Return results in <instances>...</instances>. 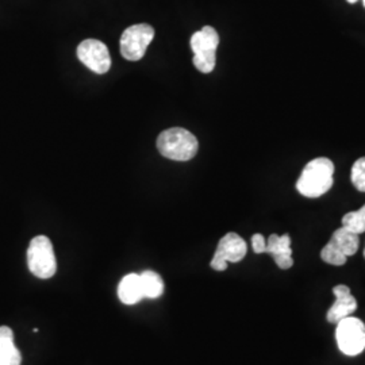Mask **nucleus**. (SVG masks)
<instances>
[{
  "label": "nucleus",
  "mask_w": 365,
  "mask_h": 365,
  "mask_svg": "<svg viewBox=\"0 0 365 365\" xmlns=\"http://www.w3.org/2000/svg\"><path fill=\"white\" fill-rule=\"evenodd\" d=\"M334 164L327 157L312 160L302 172L297 182V190L306 197H319L325 195L334 182Z\"/></svg>",
  "instance_id": "1"
},
{
  "label": "nucleus",
  "mask_w": 365,
  "mask_h": 365,
  "mask_svg": "<svg viewBox=\"0 0 365 365\" xmlns=\"http://www.w3.org/2000/svg\"><path fill=\"white\" fill-rule=\"evenodd\" d=\"M157 149L170 160L188 161L196 156L199 143L191 131L182 128H172L158 135Z\"/></svg>",
  "instance_id": "2"
},
{
  "label": "nucleus",
  "mask_w": 365,
  "mask_h": 365,
  "mask_svg": "<svg viewBox=\"0 0 365 365\" xmlns=\"http://www.w3.org/2000/svg\"><path fill=\"white\" fill-rule=\"evenodd\" d=\"M27 265L38 279H51L57 271V260L52 241L46 235H37L27 249Z\"/></svg>",
  "instance_id": "3"
},
{
  "label": "nucleus",
  "mask_w": 365,
  "mask_h": 365,
  "mask_svg": "<svg viewBox=\"0 0 365 365\" xmlns=\"http://www.w3.org/2000/svg\"><path fill=\"white\" fill-rule=\"evenodd\" d=\"M220 36L214 27L205 26L191 37V49L194 52V66L202 73H210L217 64V49Z\"/></svg>",
  "instance_id": "4"
},
{
  "label": "nucleus",
  "mask_w": 365,
  "mask_h": 365,
  "mask_svg": "<svg viewBox=\"0 0 365 365\" xmlns=\"http://www.w3.org/2000/svg\"><path fill=\"white\" fill-rule=\"evenodd\" d=\"M339 351L346 356H357L365 349L364 322L354 317L341 319L336 329Z\"/></svg>",
  "instance_id": "5"
},
{
  "label": "nucleus",
  "mask_w": 365,
  "mask_h": 365,
  "mask_svg": "<svg viewBox=\"0 0 365 365\" xmlns=\"http://www.w3.org/2000/svg\"><path fill=\"white\" fill-rule=\"evenodd\" d=\"M155 38V29L146 24L128 27L120 37V54L129 61H140Z\"/></svg>",
  "instance_id": "6"
},
{
  "label": "nucleus",
  "mask_w": 365,
  "mask_h": 365,
  "mask_svg": "<svg viewBox=\"0 0 365 365\" xmlns=\"http://www.w3.org/2000/svg\"><path fill=\"white\" fill-rule=\"evenodd\" d=\"M248 253V247L244 238L237 233H227L222 237L218 248L211 260V268L215 271H226L227 262H240Z\"/></svg>",
  "instance_id": "7"
},
{
  "label": "nucleus",
  "mask_w": 365,
  "mask_h": 365,
  "mask_svg": "<svg viewBox=\"0 0 365 365\" xmlns=\"http://www.w3.org/2000/svg\"><path fill=\"white\" fill-rule=\"evenodd\" d=\"M78 60L98 75H105L111 68L108 48L99 39H84L78 46Z\"/></svg>",
  "instance_id": "8"
},
{
  "label": "nucleus",
  "mask_w": 365,
  "mask_h": 365,
  "mask_svg": "<svg viewBox=\"0 0 365 365\" xmlns=\"http://www.w3.org/2000/svg\"><path fill=\"white\" fill-rule=\"evenodd\" d=\"M336 302L327 312V322L339 324L341 319L351 317L357 310V300L351 294V289L344 284L333 288Z\"/></svg>",
  "instance_id": "9"
},
{
  "label": "nucleus",
  "mask_w": 365,
  "mask_h": 365,
  "mask_svg": "<svg viewBox=\"0 0 365 365\" xmlns=\"http://www.w3.org/2000/svg\"><path fill=\"white\" fill-rule=\"evenodd\" d=\"M265 253H269L274 257L276 265L282 269H289L294 265L291 237L288 235H269Z\"/></svg>",
  "instance_id": "10"
},
{
  "label": "nucleus",
  "mask_w": 365,
  "mask_h": 365,
  "mask_svg": "<svg viewBox=\"0 0 365 365\" xmlns=\"http://www.w3.org/2000/svg\"><path fill=\"white\" fill-rule=\"evenodd\" d=\"M118 297L123 304H135L144 299V292L141 287L140 274H126L118 287Z\"/></svg>",
  "instance_id": "11"
},
{
  "label": "nucleus",
  "mask_w": 365,
  "mask_h": 365,
  "mask_svg": "<svg viewBox=\"0 0 365 365\" xmlns=\"http://www.w3.org/2000/svg\"><path fill=\"white\" fill-rule=\"evenodd\" d=\"M22 356L14 344V331L0 327V365H21Z\"/></svg>",
  "instance_id": "12"
},
{
  "label": "nucleus",
  "mask_w": 365,
  "mask_h": 365,
  "mask_svg": "<svg viewBox=\"0 0 365 365\" xmlns=\"http://www.w3.org/2000/svg\"><path fill=\"white\" fill-rule=\"evenodd\" d=\"M329 242H330L334 248L339 249V252H341L342 255H345L346 257L356 255L357 250H359V247H360V238H359V235H354V233L349 232V230L345 229V227H339V229H337V230L333 233V235H331V238H330Z\"/></svg>",
  "instance_id": "13"
},
{
  "label": "nucleus",
  "mask_w": 365,
  "mask_h": 365,
  "mask_svg": "<svg viewBox=\"0 0 365 365\" xmlns=\"http://www.w3.org/2000/svg\"><path fill=\"white\" fill-rule=\"evenodd\" d=\"M141 287L144 292V298L148 299H156L160 298L164 292V282L160 274L153 271H144L140 274Z\"/></svg>",
  "instance_id": "14"
},
{
  "label": "nucleus",
  "mask_w": 365,
  "mask_h": 365,
  "mask_svg": "<svg viewBox=\"0 0 365 365\" xmlns=\"http://www.w3.org/2000/svg\"><path fill=\"white\" fill-rule=\"evenodd\" d=\"M342 227L354 235L365 233V205L357 211H351L342 217Z\"/></svg>",
  "instance_id": "15"
},
{
  "label": "nucleus",
  "mask_w": 365,
  "mask_h": 365,
  "mask_svg": "<svg viewBox=\"0 0 365 365\" xmlns=\"http://www.w3.org/2000/svg\"><path fill=\"white\" fill-rule=\"evenodd\" d=\"M321 259L327 262V264L336 265V267L344 265L346 260H348V257L345 255H342L339 249L334 248L330 242H327L325 248L321 250Z\"/></svg>",
  "instance_id": "16"
},
{
  "label": "nucleus",
  "mask_w": 365,
  "mask_h": 365,
  "mask_svg": "<svg viewBox=\"0 0 365 365\" xmlns=\"http://www.w3.org/2000/svg\"><path fill=\"white\" fill-rule=\"evenodd\" d=\"M351 180L356 190L365 192V157H360L353 164Z\"/></svg>",
  "instance_id": "17"
},
{
  "label": "nucleus",
  "mask_w": 365,
  "mask_h": 365,
  "mask_svg": "<svg viewBox=\"0 0 365 365\" xmlns=\"http://www.w3.org/2000/svg\"><path fill=\"white\" fill-rule=\"evenodd\" d=\"M252 248H253V252L255 253H257V255H261V253H265V249H267V241H265V238H264V235H255L252 237Z\"/></svg>",
  "instance_id": "18"
},
{
  "label": "nucleus",
  "mask_w": 365,
  "mask_h": 365,
  "mask_svg": "<svg viewBox=\"0 0 365 365\" xmlns=\"http://www.w3.org/2000/svg\"><path fill=\"white\" fill-rule=\"evenodd\" d=\"M348 3H356V1H359V0H346Z\"/></svg>",
  "instance_id": "19"
},
{
  "label": "nucleus",
  "mask_w": 365,
  "mask_h": 365,
  "mask_svg": "<svg viewBox=\"0 0 365 365\" xmlns=\"http://www.w3.org/2000/svg\"><path fill=\"white\" fill-rule=\"evenodd\" d=\"M363 3H364V7H365V0H363Z\"/></svg>",
  "instance_id": "20"
},
{
  "label": "nucleus",
  "mask_w": 365,
  "mask_h": 365,
  "mask_svg": "<svg viewBox=\"0 0 365 365\" xmlns=\"http://www.w3.org/2000/svg\"><path fill=\"white\" fill-rule=\"evenodd\" d=\"M364 259H365V248H364Z\"/></svg>",
  "instance_id": "21"
}]
</instances>
